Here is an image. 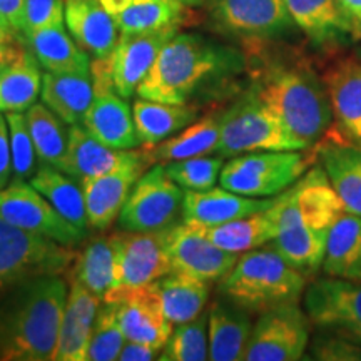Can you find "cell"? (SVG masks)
Masks as SVG:
<instances>
[{
  "instance_id": "cell-50",
  "label": "cell",
  "mask_w": 361,
  "mask_h": 361,
  "mask_svg": "<svg viewBox=\"0 0 361 361\" xmlns=\"http://www.w3.org/2000/svg\"><path fill=\"white\" fill-rule=\"evenodd\" d=\"M17 35H19V32L13 29L11 20L0 12V40H2V42H13Z\"/></svg>"
},
{
  "instance_id": "cell-25",
  "label": "cell",
  "mask_w": 361,
  "mask_h": 361,
  "mask_svg": "<svg viewBox=\"0 0 361 361\" xmlns=\"http://www.w3.org/2000/svg\"><path fill=\"white\" fill-rule=\"evenodd\" d=\"M279 209H281V202H279L278 194L276 200L269 207L246 216V218L234 219L229 221V223L216 226H202L196 223L192 224H196L202 234L209 238L214 245H218L221 250L245 252L268 245V243L276 238Z\"/></svg>"
},
{
  "instance_id": "cell-28",
  "label": "cell",
  "mask_w": 361,
  "mask_h": 361,
  "mask_svg": "<svg viewBox=\"0 0 361 361\" xmlns=\"http://www.w3.org/2000/svg\"><path fill=\"white\" fill-rule=\"evenodd\" d=\"M40 64L29 47H20L0 69V112H25L42 90Z\"/></svg>"
},
{
  "instance_id": "cell-27",
  "label": "cell",
  "mask_w": 361,
  "mask_h": 361,
  "mask_svg": "<svg viewBox=\"0 0 361 361\" xmlns=\"http://www.w3.org/2000/svg\"><path fill=\"white\" fill-rule=\"evenodd\" d=\"M207 329H209V360H245L252 333V323L245 310L238 308L231 301L229 303L216 301L209 308Z\"/></svg>"
},
{
  "instance_id": "cell-19",
  "label": "cell",
  "mask_w": 361,
  "mask_h": 361,
  "mask_svg": "<svg viewBox=\"0 0 361 361\" xmlns=\"http://www.w3.org/2000/svg\"><path fill=\"white\" fill-rule=\"evenodd\" d=\"M149 166L151 162L144 159L117 169L114 173L79 180L84 192L89 228L97 231L111 228L112 223L119 218L130 189Z\"/></svg>"
},
{
  "instance_id": "cell-12",
  "label": "cell",
  "mask_w": 361,
  "mask_h": 361,
  "mask_svg": "<svg viewBox=\"0 0 361 361\" xmlns=\"http://www.w3.org/2000/svg\"><path fill=\"white\" fill-rule=\"evenodd\" d=\"M305 313L314 326L361 346V283L316 279L305 290Z\"/></svg>"
},
{
  "instance_id": "cell-7",
  "label": "cell",
  "mask_w": 361,
  "mask_h": 361,
  "mask_svg": "<svg viewBox=\"0 0 361 361\" xmlns=\"http://www.w3.org/2000/svg\"><path fill=\"white\" fill-rule=\"evenodd\" d=\"M258 151H303L284 129L278 116L255 89L221 114V137L216 154L236 157Z\"/></svg>"
},
{
  "instance_id": "cell-31",
  "label": "cell",
  "mask_w": 361,
  "mask_h": 361,
  "mask_svg": "<svg viewBox=\"0 0 361 361\" xmlns=\"http://www.w3.org/2000/svg\"><path fill=\"white\" fill-rule=\"evenodd\" d=\"M323 271L328 276L361 283V216L341 213L329 229Z\"/></svg>"
},
{
  "instance_id": "cell-15",
  "label": "cell",
  "mask_w": 361,
  "mask_h": 361,
  "mask_svg": "<svg viewBox=\"0 0 361 361\" xmlns=\"http://www.w3.org/2000/svg\"><path fill=\"white\" fill-rule=\"evenodd\" d=\"M166 245L173 271L207 283L221 281L239 259L238 252L221 250L188 221L168 228Z\"/></svg>"
},
{
  "instance_id": "cell-21",
  "label": "cell",
  "mask_w": 361,
  "mask_h": 361,
  "mask_svg": "<svg viewBox=\"0 0 361 361\" xmlns=\"http://www.w3.org/2000/svg\"><path fill=\"white\" fill-rule=\"evenodd\" d=\"M102 303L101 298L84 288L78 279L69 276V295L62 314L54 361H85L90 333Z\"/></svg>"
},
{
  "instance_id": "cell-48",
  "label": "cell",
  "mask_w": 361,
  "mask_h": 361,
  "mask_svg": "<svg viewBox=\"0 0 361 361\" xmlns=\"http://www.w3.org/2000/svg\"><path fill=\"white\" fill-rule=\"evenodd\" d=\"M159 348H154V346H149L146 343L139 341H130L128 340L124 343L123 350H121L119 358L121 361H151L159 358L161 355Z\"/></svg>"
},
{
  "instance_id": "cell-20",
  "label": "cell",
  "mask_w": 361,
  "mask_h": 361,
  "mask_svg": "<svg viewBox=\"0 0 361 361\" xmlns=\"http://www.w3.org/2000/svg\"><path fill=\"white\" fill-rule=\"evenodd\" d=\"M116 306L126 340L164 348L174 324L166 318L156 283L130 291Z\"/></svg>"
},
{
  "instance_id": "cell-26",
  "label": "cell",
  "mask_w": 361,
  "mask_h": 361,
  "mask_svg": "<svg viewBox=\"0 0 361 361\" xmlns=\"http://www.w3.org/2000/svg\"><path fill=\"white\" fill-rule=\"evenodd\" d=\"M40 97L67 126L82 124L94 101L92 75L90 72H45Z\"/></svg>"
},
{
  "instance_id": "cell-41",
  "label": "cell",
  "mask_w": 361,
  "mask_h": 361,
  "mask_svg": "<svg viewBox=\"0 0 361 361\" xmlns=\"http://www.w3.org/2000/svg\"><path fill=\"white\" fill-rule=\"evenodd\" d=\"M128 341L121 328L116 305H106L99 310L87 346L85 361H114L119 358Z\"/></svg>"
},
{
  "instance_id": "cell-29",
  "label": "cell",
  "mask_w": 361,
  "mask_h": 361,
  "mask_svg": "<svg viewBox=\"0 0 361 361\" xmlns=\"http://www.w3.org/2000/svg\"><path fill=\"white\" fill-rule=\"evenodd\" d=\"M134 123L144 147H154L197 121V107L141 99L133 106Z\"/></svg>"
},
{
  "instance_id": "cell-44",
  "label": "cell",
  "mask_w": 361,
  "mask_h": 361,
  "mask_svg": "<svg viewBox=\"0 0 361 361\" xmlns=\"http://www.w3.org/2000/svg\"><path fill=\"white\" fill-rule=\"evenodd\" d=\"M66 0H25L22 35L37 32L45 27L64 25Z\"/></svg>"
},
{
  "instance_id": "cell-2",
  "label": "cell",
  "mask_w": 361,
  "mask_h": 361,
  "mask_svg": "<svg viewBox=\"0 0 361 361\" xmlns=\"http://www.w3.org/2000/svg\"><path fill=\"white\" fill-rule=\"evenodd\" d=\"M67 295L59 274L12 286L0 301V361H52Z\"/></svg>"
},
{
  "instance_id": "cell-23",
  "label": "cell",
  "mask_w": 361,
  "mask_h": 361,
  "mask_svg": "<svg viewBox=\"0 0 361 361\" xmlns=\"http://www.w3.org/2000/svg\"><path fill=\"white\" fill-rule=\"evenodd\" d=\"M322 79L336 126L351 144L361 147V62L353 59L336 62Z\"/></svg>"
},
{
  "instance_id": "cell-9",
  "label": "cell",
  "mask_w": 361,
  "mask_h": 361,
  "mask_svg": "<svg viewBox=\"0 0 361 361\" xmlns=\"http://www.w3.org/2000/svg\"><path fill=\"white\" fill-rule=\"evenodd\" d=\"M166 236L168 228L147 233H114L117 250L116 279L111 291L104 298V303H119L130 291L149 286L173 271Z\"/></svg>"
},
{
  "instance_id": "cell-18",
  "label": "cell",
  "mask_w": 361,
  "mask_h": 361,
  "mask_svg": "<svg viewBox=\"0 0 361 361\" xmlns=\"http://www.w3.org/2000/svg\"><path fill=\"white\" fill-rule=\"evenodd\" d=\"M144 159H147L144 149L135 151V149L109 147L90 135L82 124H75L69 128V142L59 171L72 176L75 180H82L114 173L117 169Z\"/></svg>"
},
{
  "instance_id": "cell-36",
  "label": "cell",
  "mask_w": 361,
  "mask_h": 361,
  "mask_svg": "<svg viewBox=\"0 0 361 361\" xmlns=\"http://www.w3.org/2000/svg\"><path fill=\"white\" fill-rule=\"evenodd\" d=\"M116 266L117 250L114 234L111 236L102 234L89 239L82 252L74 261V271L71 276L104 301L114 284Z\"/></svg>"
},
{
  "instance_id": "cell-10",
  "label": "cell",
  "mask_w": 361,
  "mask_h": 361,
  "mask_svg": "<svg viewBox=\"0 0 361 361\" xmlns=\"http://www.w3.org/2000/svg\"><path fill=\"white\" fill-rule=\"evenodd\" d=\"M184 211V189L169 178L162 162L152 164L130 189L117 223L123 231L147 233L174 226Z\"/></svg>"
},
{
  "instance_id": "cell-40",
  "label": "cell",
  "mask_w": 361,
  "mask_h": 361,
  "mask_svg": "<svg viewBox=\"0 0 361 361\" xmlns=\"http://www.w3.org/2000/svg\"><path fill=\"white\" fill-rule=\"evenodd\" d=\"M209 313H201L188 323L173 329L168 343L162 348L161 361H204L209 360V335H207Z\"/></svg>"
},
{
  "instance_id": "cell-6",
  "label": "cell",
  "mask_w": 361,
  "mask_h": 361,
  "mask_svg": "<svg viewBox=\"0 0 361 361\" xmlns=\"http://www.w3.org/2000/svg\"><path fill=\"white\" fill-rule=\"evenodd\" d=\"M314 156L303 151H258L233 157L221 169L219 184L250 197H274L303 178Z\"/></svg>"
},
{
  "instance_id": "cell-34",
  "label": "cell",
  "mask_w": 361,
  "mask_h": 361,
  "mask_svg": "<svg viewBox=\"0 0 361 361\" xmlns=\"http://www.w3.org/2000/svg\"><path fill=\"white\" fill-rule=\"evenodd\" d=\"M30 184L56 207L59 214L64 216L71 224L89 233L82 188L72 176L52 166H39L37 173L30 178Z\"/></svg>"
},
{
  "instance_id": "cell-11",
  "label": "cell",
  "mask_w": 361,
  "mask_h": 361,
  "mask_svg": "<svg viewBox=\"0 0 361 361\" xmlns=\"http://www.w3.org/2000/svg\"><path fill=\"white\" fill-rule=\"evenodd\" d=\"M0 218L71 247L80 245L89 234L59 214L56 207L25 180H11L0 189Z\"/></svg>"
},
{
  "instance_id": "cell-35",
  "label": "cell",
  "mask_w": 361,
  "mask_h": 361,
  "mask_svg": "<svg viewBox=\"0 0 361 361\" xmlns=\"http://www.w3.org/2000/svg\"><path fill=\"white\" fill-rule=\"evenodd\" d=\"M156 286L166 318L173 324L188 323L197 318L209 298L207 281L178 271H171L164 278L157 279Z\"/></svg>"
},
{
  "instance_id": "cell-16",
  "label": "cell",
  "mask_w": 361,
  "mask_h": 361,
  "mask_svg": "<svg viewBox=\"0 0 361 361\" xmlns=\"http://www.w3.org/2000/svg\"><path fill=\"white\" fill-rule=\"evenodd\" d=\"M179 27L152 32L121 34L111 54V75L116 92L124 99L133 97L147 78L157 56L166 44L178 34Z\"/></svg>"
},
{
  "instance_id": "cell-13",
  "label": "cell",
  "mask_w": 361,
  "mask_h": 361,
  "mask_svg": "<svg viewBox=\"0 0 361 361\" xmlns=\"http://www.w3.org/2000/svg\"><path fill=\"white\" fill-rule=\"evenodd\" d=\"M310 318L298 303H283L259 313L245 360L296 361L310 341Z\"/></svg>"
},
{
  "instance_id": "cell-14",
  "label": "cell",
  "mask_w": 361,
  "mask_h": 361,
  "mask_svg": "<svg viewBox=\"0 0 361 361\" xmlns=\"http://www.w3.org/2000/svg\"><path fill=\"white\" fill-rule=\"evenodd\" d=\"M204 4L213 24L234 37L274 39L295 25L284 0H206Z\"/></svg>"
},
{
  "instance_id": "cell-37",
  "label": "cell",
  "mask_w": 361,
  "mask_h": 361,
  "mask_svg": "<svg viewBox=\"0 0 361 361\" xmlns=\"http://www.w3.org/2000/svg\"><path fill=\"white\" fill-rule=\"evenodd\" d=\"M295 25L314 44L336 42L350 34L336 0H284Z\"/></svg>"
},
{
  "instance_id": "cell-51",
  "label": "cell",
  "mask_w": 361,
  "mask_h": 361,
  "mask_svg": "<svg viewBox=\"0 0 361 361\" xmlns=\"http://www.w3.org/2000/svg\"><path fill=\"white\" fill-rule=\"evenodd\" d=\"M19 49L20 45H17L16 40H13V42H2V40H0V69L19 52Z\"/></svg>"
},
{
  "instance_id": "cell-45",
  "label": "cell",
  "mask_w": 361,
  "mask_h": 361,
  "mask_svg": "<svg viewBox=\"0 0 361 361\" xmlns=\"http://www.w3.org/2000/svg\"><path fill=\"white\" fill-rule=\"evenodd\" d=\"M314 355L319 360H361V346L336 336L323 340L322 348H314Z\"/></svg>"
},
{
  "instance_id": "cell-30",
  "label": "cell",
  "mask_w": 361,
  "mask_h": 361,
  "mask_svg": "<svg viewBox=\"0 0 361 361\" xmlns=\"http://www.w3.org/2000/svg\"><path fill=\"white\" fill-rule=\"evenodd\" d=\"M24 39L45 72H90L89 54L64 25L45 27Z\"/></svg>"
},
{
  "instance_id": "cell-17",
  "label": "cell",
  "mask_w": 361,
  "mask_h": 361,
  "mask_svg": "<svg viewBox=\"0 0 361 361\" xmlns=\"http://www.w3.org/2000/svg\"><path fill=\"white\" fill-rule=\"evenodd\" d=\"M94 101L82 121V128L106 146L135 149L141 139L135 129L134 114L123 96L116 92L111 79L92 78Z\"/></svg>"
},
{
  "instance_id": "cell-53",
  "label": "cell",
  "mask_w": 361,
  "mask_h": 361,
  "mask_svg": "<svg viewBox=\"0 0 361 361\" xmlns=\"http://www.w3.org/2000/svg\"><path fill=\"white\" fill-rule=\"evenodd\" d=\"M178 2L184 4V6H188V7H200L206 2V0H178Z\"/></svg>"
},
{
  "instance_id": "cell-4",
  "label": "cell",
  "mask_w": 361,
  "mask_h": 361,
  "mask_svg": "<svg viewBox=\"0 0 361 361\" xmlns=\"http://www.w3.org/2000/svg\"><path fill=\"white\" fill-rule=\"evenodd\" d=\"M255 92L278 116L298 149L308 151L316 146L331 124L328 90L308 67H274L266 72Z\"/></svg>"
},
{
  "instance_id": "cell-43",
  "label": "cell",
  "mask_w": 361,
  "mask_h": 361,
  "mask_svg": "<svg viewBox=\"0 0 361 361\" xmlns=\"http://www.w3.org/2000/svg\"><path fill=\"white\" fill-rule=\"evenodd\" d=\"M12 152V180H27L37 173L39 157L27 126L25 112L6 114Z\"/></svg>"
},
{
  "instance_id": "cell-49",
  "label": "cell",
  "mask_w": 361,
  "mask_h": 361,
  "mask_svg": "<svg viewBox=\"0 0 361 361\" xmlns=\"http://www.w3.org/2000/svg\"><path fill=\"white\" fill-rule=\"evenodd\" d=\"M25 0H0V12L11 20L13 29L22 34V17H24Z\"/></svg>"
},
{
  "instance_id": "cell-32",
  "label": "cell",
  "mask_w": 361,
  "mask_h": 361,
  "mask_svg": "<svg viewBox=\"0 0 361 361\" xmlns=\"http://www.w3.org/2000/svg\"><path fill=\"white\" fill-rule=\"evenodd\" d=\"M221 137V116H206L194 121L188 128L179 130L157 144L154 147H144L149 162H173L188 157L207 156L218 151Z\"/></svg>"
},
{
  "instance_id": "cell-46",
  "label": "cell",
  "mask_w": 361,
  "mask_h": 361,
  "mask_svg": "<svg viewBox=\"0 0 361 361\" xmlns=\"http://www.w3.org/2000/svg\"><path fill=\"white\" fill-rule=\"evenodd\" d=\"M12 179V152L11 135L7 119L0 112V189H4Z\"/></svg>"
},
{
  "instance_id": "cell-1",
  "label": "cell",
  "mask_w": 361,
  "mask_h": 361,
  "mask_svg": "<svg viewBox=\"0 0 361 361\" xmlns=\"http://www.w3.org/2000/svg\"><path fill=\"white\" fill-rule=\"evenodd\" d=\"M279 202L278 234L271 246L301 273H314L323 266L329 229L345 213L323 166L306 171L279 194Z\"/></svg>"
},
{
  "instance_id": "cell-39",
  "label": "cell",
  "mask_w": 361,
  "mask_h": 361,
  "mask_svg": "<svg viewBox=\"0 0 361 361\" xmlns=\"http://www.w3.org/2000/svg\"><path fill=\"white\" fill-rule=\"evenodd\" d=\"M25 117L39 157V166L61 169L69 142V129H66L64 121L54 114L44 102H35L25 111Z\"/></svg>"
},
{
  "instance_id": "cell-47",
  "label": "cell",
  "mask_w": 361,
  "mask_h": 361,
  "mask_svg": "<svg viewBox=\"0 0 361 361\" xmlns=\"http://www.w3.org/2000/svg\"><path fill=\"white\" fill-rule=\"evenodd\" d=\"M338 8L348 27L350 35L355 39L361 37V0H336Z\"/></svg>"
},
{
  "instance_id": "cell-22",
  "label": "cell",
  "mask_w": 361,
  "mask_h": 361,
  "mask_svg": "<svg viewBox=\"0 0 361 361\" xmlns=\"http://www.w3.org/2000/svg\"><path fill=\"white\" fill-rule=\"evenodd\" d=\"M274 197H250L229 189L211 188L204 191L184 189L183 218L189 223L216 226L263 211L273 204Z\"/></svg>"
},
{
  "instance_id": "cell-33",
  "label": "cell",
  "mask_w": 361,
  "mask_h": 361,
  "mask_svg": "<svg viewBox=\"0 0 361 361\" xmlns=\"http://www.w3.org/2000/svg\"><path fill=\"white\" fill-rule=\"evenodd\" d=\"M322 164L346 213L361 216V147L351 142L323 147Z\"/></svg>"
},
{
  "instance_id": "cell-24",
  "label": "cell",
  "mask_w": 361,
  "mask_h": 361,
  "mask_svg": "<svg viewBox=\"0 0 361 361\" xmlns=\"http://www.w3.org/2000/svg\"><path fill=\"white\" fill-rule=\"evenodd\" d=\"M66 24L75 42L94 59L114 52L119 27L101 0H66Z\"/></svg>"
},
{
  "instance_id": "cell-52",
  "label": "cell",
  "mask_w": 361,
  "mask_h": 361,
  "mask_svg": "<svg viewBox=\"0 0 361 361\" xmlns=\"http://www.w3.org/2000/svg\"><path fill=\"white\" fill-rule=\"evenodd\" d=\"M130 2H133V0H101L104 8H106L112 17L119 16V13L123 12Z\"/></svg>"
},
{
  "instance_id": "cell-42",
  "label": "cell",
  "mask_w": 361,
  "mask_h": 361,
  "mask_svg": "<svg viewBox=\"0 0 361 361\" xmlns=\"http://www.w3.org/2000/svg\"><path fill=\"white\" fill-rule=\"evenodd\" d=\"M166 166L169 178L183 189L204 191L214 188L219 180L221 169L224 166L223 156H196L188 159L162 162Z\"/></svg>"
},
{
  "instance_id": "cell-5",
  "label": "cell",
  "mask_w": 361,
  "mask_h": 361,
  "mask_svg": "<svg viewBox=\"0 0 361 361\" xmlns=\"http://www.w3.org/2000/svg\"><path fill=\"white\" fill-rule=\"evenodd\" d=\"M223 295L246 313H263L283 303H298L306 290V274L291 266L273 246L250 250L221 279Z\"/></svg>"
},
{
  "instance_id": "cell-38",
  "label": "cell",
  "mask_w": 361,
  "mask_h": 361,
  "mask_svg": "<svg viewBox=\"0 0 361 361\" xmlns=\"http://www.w3.org/2000/svg\"><path fill=\"white\" fill-rule=\"evenodd\" d=\"M188 17V6L178 0H133L114 19L121 34H135L180 27Z\"/></svg>"
},
{
  "instance_id": "cell-3",
  "label": "cell",
  "mask_w": 361,
  "mask_h": 361,
  "mask_svg": "<svg viewBox=\"0 0 361 361\" xmlns=\"http://www.w3.org/2000/svg\"><path fill=\"white\" fill-rule=\"evenodd\" d=\"M245 67L236 49L200 34H176L162 47L137 96L149 101L189 104L202 90L214 87Z\"/></svg>"
},
{
  "instance_id": "cell-8",
  "label": "cell",
  "mask_w": 361,
  "mask_h": 361,
  "mask_svg": "<svg viewBox=\"0 0 361 361\" xmlns=\"http://www.w3.org/2000/svg\"><path fill=\"white\" fill-rule=\"evenodd\" d=\"M78 258L71 246L32 234L0 218V286L66 273Z\"/></svg>"
}]
</instances>
